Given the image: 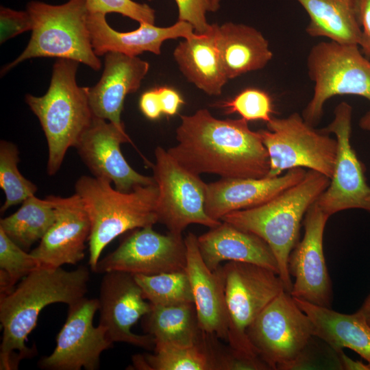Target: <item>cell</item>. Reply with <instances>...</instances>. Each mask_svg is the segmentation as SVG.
<instances>
[{
  "label": "cell",
  "mask_w": 370,
  "mask_h": 370,
  "mask_svg": "<svg viewBox=\"0 0 370 370\" xmlns=\"http://www.w3.org/2000/svg\"><path fill=\"white\" fill-rule=\"evenodd\" d=\"M358 125L362 130L370 132V109L360 117Z\"/></svg>",
  "instance_id": "cell-43"
},
{
  "label": "cell",
  "mask_w": 370,
  "mask_h": 370,
  "mask_svg": "<svg viewBox=\"0 0 370 370\" xmlns=\"http://www.w3.org/2000/svg\"><path fill=\"white\" fill-rule=\"evenodd\" d=\"M310 317L314 336L336 352L348 348L365 359L370 367V325L358 310L344 314L294 298Z\"/></svg>",
  "instance_id": "cell-25"
},
{
  "label": "cell",
  "mask_w": 370,
  "mask_h": 370,
  "mask_svg": "<svg viewBox=\"0 0 370 370\" xmlns=\"http://www.w3.org/2000/svg\"><path fill=\"white\" fill-rule=\"evenodd\" d=\"M357 12L361 29L359 47L370 60V0H357Z\"/></svg>",
  "instance_id": "cell-38"
},
{
  "label": "cell",
  "mask_w": 370,
  "mask_h": 370,
  "mask_svg": "<svg viewBox=\"0 0 370 370\" xmlns=\"http://www.w3.org/2000/svg\"><path fill=\"white\" fill-rule=\"evenodd\" d=\"M154 353L135 355L134 369L144 370H215L204 332L199 344L184 346L172 343L155 344Z\"/></svg>",
  "instance_id": "cell-30"
},
{
  "label": "cell",
  "mask_w": 370,
  "mask_h": 370,
  "mask_svg": "<svg viewBox=\"0 0 370 370\" xmlns=\"http://www.w3.org/2000/svg\"><path fill=\"white\" fill-rule=\"evenodd\" d=\"M246 334L270 369L280 370L308 345L314 336V326L294 297L284 291L258 315Z\"/></svg>",
  "instance_id": "cell-10"
},
{
  "label": "cell",
  "mask_w": 370,
  "mask_h": 370,
  "mask_svg": "<svg viewBox=\"0 0 370 370\" xmlns=\"http://www.w3.org/2000/svg\"><path fill=\"white\" fill-rule=\"evenodd\" d=\"M206 266L217 270L225 260L248 262L269 269L279 275L275 257L269 245L258 235L221 221L197 237Z\"/></svg>",
  "instance_id": "cell-23"
},
{
  "label": "cell",
  "mask_w": 370,
  "mask_h": 370,
  "mask_svg": "<svg viewBox=\"0 0 370 370\" xmlns=\"http://www.w3.org/2000/svg\"><path fill=\"white\" fill-rule=\"evenodd\" d=\"M65 323L56 337L53 352L41 358L38 365L46 370H96L101 353L113 343L101 325H93L99 300L84 297L68 305Z\"/></svg>",
  "instance_id": "cell-14"
},
{
  "label": "cell",
  "mask_w": 370,
  "mask_h": 370,
  "mask_svg": "<svg viewBox=\"0 0 370 370\" xmlns=\"http://www.w3.org/2000/svg\"><path fill=\"white\" fill-rule=\"evenodd\" d=\"M153 178L159 194L156 204L158 222L169 232L182 235L190 224L212 228L221 221L210 218L205 210L206 185L199 175L180 164L161 147L155 149Z\"/></svg>",
  "instance_id": "cell-11"
},
{
  "label": "cell",
  "mask_w": 370,
  "mask_h": 370,
  "mask_svg": "<svg viewBox=\"0 0 370 370\" xmlns=\"http://www.w3.org/2000/svg\"><path fill=\"white\" fill-rule=\"evenodd\" d=\"M18 155L19 151L16 145L10 141L1 140L0 187L5 195V201L0 210L1 213L35 195L38 190L37 186L19 171Z\"/></svg>",
  "instance_id": "cell-32"
},
{
  "label": "cell",
  "mask_w": 370,
  "mask_h": 370,
  "mask_svg": "<svg viewBox=\"0 0 370 370\" xmlns=\"http://www.w3.org/2000/svg\"><path fill=\"white\" fill-rule=\"evenodd\" d=\"M306 66L314 92L301 115L309 125L320 122L325 102L333 97L356 95L370 103V60L358 45L320 42L310 49Z\"/></svg>",
  "instance_id": "cell-7"
},
{
  "label": "cell",
  "mask_w": 370,
  "mask_h": 370,
  "mask_svg": "<svg viewBox=\"0 0 370 370\" xmlns=\"http://www.w3.org/2000/svg\"><path fill=\"white\" fill-rule=\"evenodd\" d=\"M358 310L363 314L367 323L370 325V293L365 299Z\"/></svg>",
  "instance_id": "cell-42"
},
{
  "label": "cell",
  "mask_w": 370,
  "mask_h": 370,
  "mask_svg": "<svg viewBox=\"0 0 370 370\" xmlns=\"http://www.w3.org/2000/svg\"><path fill=\"white\" fill-rule=\"evenodd\" d=\"M352 107L342 101L334 110L332 121L320 130L333 134L338 143L333 175L326 189L315 201L329 216L349 209L370 212V186L365 167L351 144Z\"/></svg>",
  "instance_id": "cell-12"
},
{
  "label": "cell",
  "mask_w": 370,
  "mask_h": 370,
  "mask_svg": "<svg viewBox=\"0 0 370 370\" xmlns=\"http://www.w3.org/2000/svg\"><path fill=\"white\" fill-rule=\"evenodd\" d=\"M144 298L153 306L194 303L190 284L184 270L156 275H134Z\"/></svg>",
  "instance_id": "cell-31"
},
{
  "label": "cell",
  "mask_w": 370,
  "mask_h": 370,
  "mask_svg": "<svg viewBox=\"0 0 370 370\" xmlns=\"http://www.w3.org/2000/svg\"><path fill=\"white\" fill-rule=\"evenodd\" d=\"M185 271L191 286L199 328L205 332L227 341L228 316L221 266L210 270L200 254L197 237L188 232Z\"/></svg>",
  "instance_id": "cell-20"
},
{
  "label": "cell",
  "mask_w": 370,
  "mask_h": 370,
  "mask_svg": "<svg viewBox=\"0 0 370 370\" xmlns=\"http://www.w3.org/2000/svg\"><path fill=\"white\" fill-rule=\"evenodd\" d=\"M149 1H151V0H149Z\"/></svg>",
  "instance_id": "cell-45"
},
{
  "label": "cell",
  "mask_w": 370,
  "mask_h": 370,
  "mask_svg": "<svg viewBox=\"0 0 370 370\" xmlns=\"http://www.w3.org/2000/svg\"><path fill=\"white\" fill-rule=\"evenodd\" d=\"M56 210V219L30 251L39 265L50 268L75 264L84 258L85 242L90 234V221L79 196H47Z\"/></svg>",
  "instance_id": "cell-18"
},
{
  "label": "cell",
  "mask_w": 370,
  "mask_h": 370,
  "mask_svg": "<svg viewBox=\"0 0 370 370\" xmlns=\"http://www.w3.org/2000/svg\"><path fill=\"white\" fill-rule=\"evenodd\" d=\"M221 272L228 316L229 346L249 357L260 358L246 330L262 310L285 291L284 283L275 271L248 262L229 261L221 266Z\"/></svg>",
  "instance_id": "cell-9"
},
{
  "label": "cell",
  "mask_w": 370,
  "mask_h": 370,
  "mask_svg": "<svg viewBox=\"0 0 370 370\" xmlns=\"http://www.w3.org/2000/svg\"><path fill=\"white\" fill-rule=\"evenodd\" d=\"M212 27L228 79L262 69L272 59L268 40L254 27L232 22Z\"/></svg>",
  "instance_id": "cell-24"
},
{
  "label": "cell",
  "mask_w": 370,
  "mask_h": 370,
  "mask_svg": "<svg viewBox=\"0 0 370 370\" xmlns=\"http://www.w3.org/2000/svg\"><path fill=\"white\" fill-rule=\"evenodd\" d=\"M341 369L345 370H370L368 364L355 360L347 356L343 350L336 352Z\"/></svg>",
  "instance_id": "cell-41"
},
{
  "label": "cell",
  "mask_w": 370,
  "mask_h": 370,
  "mask_svg": "<svg viewBox=\"0 0 370 370\" xmlns=\"http://www.w3.org/2000/svg\"><path fill=\"white\" fill-rule=\"evenodd\" d=\"M89 280V270L84 266L69 271L40 266L10 293L0 296V369H17L22 359L35 354L36 349L27 347L25 342L40 312L49 304L69 305L85 297Z\"/></svg>",
  "instance_id": "cell-2"
},
{
  "label": "cell",
  "mask_w": 370,
  "mask_h": 370,
  "mask_svg": "<svg viewBox=\"0 0 370 370\" xmlns=\"http://www.w3.org/2000/svg\"><path fill=\"white\" fill-rule=\"evenodd\" d=\"M162 114L167 116L175 114L180 106L184 103L180 95L174 89L162 86L157 88Z\"/></svg>",
  "instance_id": "cell-39"
},
{
  "label": "cell",
  "mask_w": 370,
  "mask_h": 370,
  "mask_svg": "<svg viewBox=\"0 0 370 370\" xmlns=\"http://www.w3.org/2000/svg\"><path fill=\"white\" fill-rule=\"evenodd\" d=\"M90 40L95 54L119 52L130 56L149 51L156 55L161 53L162 43L169 39L195 37L193 27L188 22L177 21L166 27L140 23L138 29L129 32L113 29L106 20V14L88 12L87 18Z\"/></svg>",
  "instance_id": "cell-22"
},
{
  "label": "cell",
  "mask_w": 370,
  "mask_h": 370,
  "mask_svg": "<svg viewBox=\"0 0 370 370\" xmlns=\"http://www.w3.org/2000/svg\"><path fill=\"white\" fill-rule=\"evenodd\" d=\"M330 178L308 169L304 178L271 200L258 206L231 212L221 221L251 232L270 247L278 262L285 291L293 288L288 271L289 255L299 242L302 219L330 184Z\"/></svg>",
  "instance_id": "cell-3"
},
{
  "label": "cell",
  "mask_w": 370,
  "mask_h": 370,
  "mask_svg": "<svg viewBox=\"0 0 370 370\" xmlns=\"http://www.w3.org/2000/svg\"><path fill=\"white\" fill-rule=\"evenodd\" d=\"M123 143H132L124 127L94 116L75 148L94 177L110 181L119 191L156 184L153 177L140 174L130 166L121 151Z\"/></svg>",
  "instance_id": "cell-17"
},
{
  "label": "cell",
  "mask_w": 370,
  "mask_h": 370,
  "mask_svg": "<svg viewBox=\"0 0 370 370\" xmlns=\"http://www.w3.org/2000/svg\"><path fill=\"white\" fill-rule=\"evenodd\" d=\"M330 216L314 202L304 218V234L291 251L288 268L295 278L291 295L295 299L331 308L332 288L323 252V233Z\"/></svg>",
  "instance_id": "cell-15"
},
{
  "label": "cell",
  "mask_w": 370,
  "mask_h": 370,
  "mask_svg": "<svg viewBox=\"0 0 370 370\" xmlns=\"http://www.w3.org/2000/svg\"><path fill=\"white\" fill-rule=\"evenodd\" d=\"M149 69V63L137 56L107 53L100 80L88 89L93 115L124 127L121 114L125 98L139 88Z\"/></svg>",
  "instance_id": "cell-21"
},
{
  "label": "cell",
  "mask_w": 370,
  "mask_h": 370,
  "mask_svg": "<svg viewBox=\"0 0 370 370\" xmlns=\"http://www.w3.org/2000/svg\"><path fill=\"white\" fill-rule=\"evenodd\" d=\"M0 42L32 30V21L27 11H16L9 8L0 9Z\"/></svg>",
  "instance_id": "cell-37"
},
{
  "label": "cell",
  "mask_w": 370,
  "mask_h": 370,
  "mask_svg": "<svg viewBox=\"0 0 370 370\" xmlns=\"http://www.w3.org/2000/svg\"><path fill=\"white\" fill-rule=\"evenodd\" d=\"M56 219V210L46 197L40 199L35 195L24 200L12 214L1 219L0 228L17 245L25 251L40 241Z\"/></svg>",
  "instance_id": "cell-29"
},
{
  "label": "cell",
  "mask_w": 370,
  "mask_h": 370,
  "mask_svg": "<svg viewBox=\"0 0 370 370\" xmlns=\"http://www.w3.org/2000/svg\"><path fill=\"white\" fill-rule=\"evenodd\" d=\"M79 63L58 58L47 92L41 97L29 94L25 97L47 139L49 175L58 171L67 150L75 147L94 116L89 104V87H80L76 82Z\"/></svg>",
  "instance_id": "cell-5"
},
{
  "label": "cell",
  "mask_w": 370,
  "mask_h": 370,
  "mask_svg": "<svg viewBox=\"0 0 370 370\" xmlns=\"http://www.w3.org/2000/svg\"><path fill=\"white\" fill-rule=\"evenodd\" d=\"M177 144L168 153L182 166L199 175L221 178H263L269 171L267 150L258 132L243 119L214 117L207 109L181 115Z\"/></svg>",
  "instance_id": "cell-1"
},
{
  "label": "cell",
  "mask_w": 370,
  "mask_h": 370,
  "mask_svg": "<svg viewBox=\"0 0 370 370\" xmlns=\"http://www.w3.org/2000/svg\"><path fill=\"white\" fill-rule=\"evenodd\" d=\"M223 107L226 113H238L241 118L249 121L269 122L272 116L273 105L270 95L264 90L249 88L240 92L233 99L224 101Z\"/></svg>",
  "instance_id": "cell-34"
},
{
  "label": "cell",
  "mask_w": 370,
  "mask_h": 370,
  "mask_svg": "<svg viewBox=\"0 0 370 370\" xmlns=\"http://www.w3.org/2000/svg\"><path fill=\"white\" fill-rule=\"evenodd\" d=\"M178 8V21L189 23L198 34L208 33L211 29L206 20L208 12V0H175Z\"/></svg>",
  "instance_id": "cell-36"
},
{
  "label": "cell",
  "mask_w": 370,
  "mask_h": 370,
  "mask_svg": "<svg viewBox=\"0 0 370 370\" xmlns=\"http://www.w3.org/2000/svg\"><path fill=\"white\" fill-rule=\"evenodd\" d=\"M40 267L36 259L14 243L0 228V295L10 293L16 284Z\"/></svg>",
  "instance_id": "cell-33"
},
{
  "label": "cell",
  "mask_w": 370,
  "mask_h": 370,
  "mask_svg": "<svg viewBox=\"0 0 370 370\" xmlns=\"http://www.w3.org/2000/svg\"><path fill=\"white\" fill-rule=\"evenodd\" d=\"M27 11L32 21L29 43L19 56L2 69L1 74L34 58L71 59L95 71L101 69V61L91 43L86 0H69L58 5L31 1Z\"/></svg>",
  "instance_id": "cell-6"
},
{
  "label": "cell",
  "mask_w": 370,
  "mask_h": 370,
  "mask_svg": "<svg viewBox=\"0 0 370 370\" xmlns=\"http://www.w3.org/2000/svg\"><path fill=\"white\" fill-rule=\"evenodd\" d=\"M186 262L182 235L161 234L150 225L131 230L115 250L98 261L92 271L151 275L184 270Z\"/></svg>",
  "instance_id": "cell-13"
},
{
  "label": "cell",
  "mask_w": 370,
  "mask_h": 370,
  "mask_svg": "<svg viewBox=\"0 0 370 370\" xmlns=\"http://www.w3.org/2000/svg\"><path fill=\"white\" fill-rule=\"evenodd\" d=\"M143 326L146 334L153 337L155 344L193 345L200 343L204 334L199 326L194 303L151 305L143 316Z\"/></svg>",
  "instance_id": "cell-28"
},
{
  "label": "cell",
  "mask_w": 370,
  "mask_h": 370,
  "mask_svg": "<svg viewBox=\"0 0 370 370\" xmlns=\"http://www.w3.org/2000/svg\"><path fill=\"white\" fill-rule=\"evenodd\" d=\"M140 109L149 119H158L162 114L161 103L157 88L145 92L139 101Z\"/></svg>",
  "instance_id": "cell-40"
},
{
  "label": "cell",
  "mask_w": 370,
  "mask_h": 370,
  "mask_svg": "<svg viewBox=\"0 0 370 370\" xmlns=\"http://www.w3.org/2000/svg\"><path fill=\"white\" fill-rule=\"evenodd\" d=\"M88 12L121 14L140 23H155V11L146 3L132 0H86Z\"/></svg>",
  "instance_id": "cell-35"
},
{
  "label": "cell",
  "mask_w": 370,
  "mask_h": 370,
  "mask_svg": "<svg viewBox=\"0 0 370 370\" xmlns=\"http://www.w3.org/2000/svg\"><path fill=\"white\" fill-rule=\"evenodd\" d=\"M98 300L99 325L106 330L109 340L113 343L121 342L147 350L154 349L152 336L136 334L131 330L151 308L134 275L121 271L104 273Z\"/></svg>",
  "instance_id": "cell-16"
},
{
  "label": "cell",
  "mask_w": 370,
  "mask_h": 370,
  "mask_svg": "<svg viewBox=\"0 0 370 370\" xmlns=\"http://www.w3.org/2000/svg\"><path fill=\"white\" fill-rule=\"evenodd\" d=\"M208 12H217L220 8L221 0H208Z\"/></svg>",
  "instance_id": "cell-44"
},
{
  "label": "cell",
  "mask_w": 370,
  "mask_h": 370,
  "mask_svg": "<svg viewBox=\"0 0 370 370\" xmlns=\"http://www.w3.org/2000/svg\"><path fill=\"white\" fill-rule=\"evenodd\" d=\"M307 171L295 168L279 176L263 178H221L207 184L205 210L212 219L262 205L301 181Z\"/></svg>",
  "instance_id": "cell-19"
},
{
  "label": "cell",
  "mask_w": 370,
  "mask_h": 370,
  "mask_svg": "<svg viewBox=\"0 0 370 370\" xmlns=\"http://www.w3.org/2000/svg\"><path fill=\"white\" fill-rule=\"evenodd\" d=\"M269 158L267 177H273L295 168L314 170L331 179L338 143L329 134L315 129L302 115L272 117L267 130L258 131Z\"/></svg>",
  "instance_id": "cell-8"
},
{
  "label": "cell",
  "mask_w": 370,
  "mask_h": 370,
  "mask_svg": "<svg viewBox=\"0 0 370 370\" xmlns=\"http://www.w3.org/2000/svg\"><path fill=\"white\" fill-rule=\"evenodd\" d=\"M297 1L309 16L306 32L310 36L359 46L361 29L357 0Z\"/></svg>",
  "instance_id": "cell-27"
},
{
  "label": "cell",
  "mask_w": 370,
  "mask_h": 370,
  "mask_svg": "<svg viewBox=\"0 0 370 370\" xmlns=\"http://www.w3.org/2000/svg\"><path fill=\"white\" fill-rule=\"evenodd\" d=\"M103 178L82 175L75 182L90 221L88 264L95 268L103 249L117 236L158 222V185L138 186L130 192L112 188Z\"/></svg>",
  "instance_id": "cell-4"
},
{
  "label": "cell",
  "mask_w": 370,
  "mask_h": 370,
  "mask_svg": "<svg viewBox=\"0 0 370 370\" xmlns=\"http://www.w3.org/2000/svg\"><path fill=\"white\" fill-rule=\"evenodd\" d=\"M173 57L186 78L209 95H219L228 80L211 29L180 42Z\"/></svg>",
  "instance_id": "cell-26"
}]
</instances>
